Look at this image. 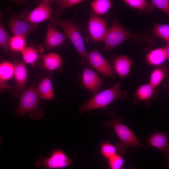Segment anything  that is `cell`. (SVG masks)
<instances>
[{
  "label": "cell",
  "mask_w": 169,
  "mask_h": 169,
  "mask_svg": "<svg viewBox=\"0 0 169 169\" xmlns=\"http://www.w3.org/2000/svg\"><path fill=\"white\" fill-rule=\"evenodd\" d=\"M147 36L146 34L134 33L125 28L118 21H113L107 29L104 39V51L108 52L125 42L132 40L135 44L145 41Z\"/></svg>",
  "instance_id": "6da1fadb"
},
{
  "label": "cell",
  "mask_w": 169,
  "mask_h": 169,
  "mask_svg": "<svg viewBox=\"0 0 169 169\" xmlns=\"http://www.w3.org/2000/svg\"><path fill=\"white\" fill-rule=\"evenodd\" d=\"M127 97V93L122 90L120 84L117 82L113 86L95 94L80 106L79 112L81 114L93 109H105L117 99L125 100Z\"/></svg>",
  "instance_id": "7a4b0ae2"
},
{
  "label": "cell",
  "mask_w": 169,
  "mask_h": 169,
  "mask_svg": "<svg viewBox=\"0 0 169 169\" xmlns=\"http://www.w3.org/2000/svg\"><path fill=\"white\" fill-rule=\"evenodd\" d=\"M40 99L35 85L25 89L22 93L15 114L21 116L29 114L33 120L40 119L44 113V110L39 106Z\"/></svg>",
  "instance_id": "3957f363"
},
{
  "label": "cell",
  "mask_w": 169,
  "mask_h": 169,
  "mask_svg": "<svg viewBox=\"0 0 169 169\" xmlns=\"http://www.w3.org/2000/svg\"><path fill=\"white\" fill-rule=\"evenodd\" d=\"M50 19L52 24L62 28L79 55L85 58L88 52L79 25L72 20L62 19L54 17H51Z\"/></svg>",
  "instance_id": "277c9868"
},
{
  "label": "cell",
  "mask_w": 169,
  "mask_h": 169,
  "mask_svg": "<svg viewBox=\"0 0 169 169\" xmlns=\"http://www.w3.org/2000/svg\"><path fill=\"white\" fill-rule=\"evenodd\" d=\"M110 120H105V125L111 128L126 147L133 148H145L139 140L130 129L120 120L112 117Z\"/></svg>",
  "instance_id": "5b68a950"
},
{
  "label": "cell",
  "mask_w": 169,
  "mask_h": 169,
  "mask_svg": "<svg viewBox=\"0 0 169 169\" xmlns=\"http://www.w3.org/2000/svg\"><path fill=\"white\" fill-rule=\"evenodd\" d=\"M74 161L73 158L69 157L63 151L57 149L53 151L48 157H40L36 161L35 166L38 168L60 169L70 166Z\"/></svg>",
  "instance_id": "8992f818"
},
{
  "label": "cell",
  "mask_w": 169,
  "mask_h": 169,
  "mask_svg": "<svg viewBox=\"0 0 169 169\" xmlns=\"http://www.w3.org/2000/svg\"><path fill=\"white\" fill-rule=\"evenodd\" d=\"M89 64L98 73L107 77L113 78L115 74L112 64L96 49L88 52L85 58Z\"/></svg>",
  "instance_id": "52a82bcc"
},
{
  "label": "cell",
  "mask_w": 169,
  "mask_h": 169,
  "mask_svg": "<svg viewBox=\"0 0 169 169\" xmlns=\"http://www.w3.org/2000/svg\"><path fill=\"white\" fill-rule=\"evenodd\" d=\"M52 12V1L44 0L31 11L22 14L21 18L32 23L38 24L50 18Z\"/></svg>",
  "instance_id": "ba28073f"
},
{
  "label": "cell",
  "mask_w": 169,
  "mask_h": 169,
  "mask_svg": "<svg viewBox=\"0 0 169 169\" xmlns=\"http://www.w3.org/2000/svg\"><path fill=\"white\" fill-rule=\"evenodd\" d=\"M107 29L105 19L90 11L88 30L92 39L97 42L103 41Z\"/></svg>",
  "instance_id": "9c48e42d"
},
{
  "label": "cell",
  "mask_w": 169,
  "mask_h": 169,
  "mask_svg": "<svg viewBox=\"0 0 169 169\" xmlns=\"http://www.w3.org/2000/svg\"><path fill=\"white\" fill-rule=\"evenodd\" d=\"M14 35L25 36L38 28V24L31 23L12 13L8 24Z\"/></svg>",
  "instance_id": "30bf717a"
},
{
  "label": "cell",
  "mask_w": 169,
  "mask_h": 169,
  "mask_svg": "<svg viewBox=\"0 0 169 169\" xmlns=\"http://www.w3.org/2000/svg\"><path fill=\"white\" fill-rule=\"evenodd\" d=\"M82 82L84 87L91 93H97L103 83L99 75L89 68L84 69L82 75Z\"/></svg>",
  "instance_id": "8fae6325"
},
{
  "label": "cell",
  "mask_w": 169,
  "mask_h": 169,
  "mask_svg": "<svg viewBox=\"0 0 169 169\" xmlns=\"http://www.w3.org/2000/svg\"><path fill=\"white\" fill-rule=\"evenodd\" d=\"M66 35L60 32L54 25L51 24L48 25L44 42L45 47L48 49H52L61 45L66 40Z\"/></svg>",
  "instance_id": "7c38bea8"
},
{
  "label": "cell",
  "mask_w": 169,
  "mask_h": 169,
  "mask_svg": "<svg viewBox=\"0 0 169 169\" xmlns=\"http://www.w3.org/2000/svg\"><path fill=\"white\" fill-rule=\"evenodd\" d=\"M13 64L14 66L13 76L15 87L18 91L22 92L26 86L28 71L25 63L19 60L15 59Z\"/></svg>",
  "instance_id": "4fadbf2b"
},
{
  "label": "cell",
  "mask_w": 169,
  "mask_h": 169,
  "mask_svg": "<svg viewBox=\"0 0 169 169\" xmlns=\"http://www.w3.org/2000/svg\"><path fill=\"white\" fill-rule=\"evenodd\" d=\"M169 59V44L166 47L155 49L146 54V60L150 65L156 67L161 66Z\"/></svg>",
  "instance_id": "5bb4252c"
},
{
  "label": "cell",
  "mask_w": 169,
  "mask_h": 169,
  "mask_svg": "<svg viewBox=\"0 0 169 169\" xmlns=\"http://www.w3.org/2000/svg\"><path fill=\"white\" fill-rule=\"evenodd\" d=\"M115 72L120 78L129 75L132 65L131 59L127 56L122 55L115 56L112 64Z\"/></svg>",
  "instance_id": "9a60e30c"
},
{
  "label": "cell",
  "mask_w": 169,
  "mask_h": 169,
  "mask_svg": "<svg viewBox=\"0 0 169 169\" xmlns=\"http://www.w3.org/2000/svg\"><path fill=\"white\" fill-rule=\"evenodd\" d=\"M147 142L153 147L163 152L165 157L169 155V145L167 133L156 132L151 135L148 139Z\"/></svg>",
  "instance_id": "2e32d148"
},
{
  "label": "cell",
  "mask_w": 169,
  "mask_h": 169,
  "mask_svg": "<svg viewBox=\"0 0 169 169\" xmlns=\"http://www.w3.org/2000/svg\"><path fill=\"white\" fill-rule=\"evenodd\" d=\"M42 64L47 70L52 72L60 67L63 64L61 56L54 52H50L42 56Z\"/></svg>",
  "instance_id": "e0dca14e"
},
{
  "label": "cell",
  "mask_w": 169,
  "mask_h": 169,
  "mask_svg": "<svg viewBox=\"0 0 169 169\" xmlns=\"http://www.w3.org/2000/svg\"><path fill=\"white\" fill-rule=\"evenodd\" d=\"M37 90L41 99L51 100L54 97L52 83L49 77H45L41 80Z\"/></svg>",
  "instance_id": "ac0fdd59"
},
{
  "label": "cell",
  "mask_w": 169,
  "mask_h": 169,
  "mask_svg": "<svg viewBox=\"0 0 169 169\" xmlns=\"http://www.w3.org/2000/svg\"><path fill=\"white\" fill-rule=\"evenodd\" d=\"M166 69L165 67L161 66L156 67L151 73L148 83L156 89L166 76Z\"/></svg>",
  "instance_id": "d6986e66"
},
{
  "label": "cell",
  "mask_w": 169,
  "mask_h": 169,
  "mask_svg": "<svg viewBox=\"0 0 169 169\" xmlns=\"http://www.w3.org/2000/svg\"><path fill=\"white\" fill-rule=\"evenodd\" d=\"M112 4V1L110 0H95L91 2L90 5L92 12L96 15L100 16L108 12Z\"/></svg>",
  "instance_id": "ffe728a7"
},
{
  "label": "cell",
  "mask_w": 169,
  "mask_h": 169,
  "mask_svg": "<svg viewBox=\"0 0 169 169\" xmlns=\"http://www.w3.org/2000/svg\"><path fill=\"white\" fill-rule=\"evenodd\" d=\"M155 89L149 83L143 84L136 89L135 95L140 101H145L150 99L153 96Z\"/></svg>",
  "instance_id": "44dd1931"
},
{
  "label": "cell",
  "mask_w": 169,
  "mask_h": 169,
  "mask_svg": "<svg viewBox=\"0 0 169 169\" xmlns=\"http://www.w3.org/2000/svg\"><path fill=\"white\" fill-rule=\"evenodd\" d=\"M23 62L34 66L39 55L37 49L32 46L26 47L21 53Z\"/></svg>",
  "instance_id": "7402d4cb"
},
{
  "label": "cell",
  "mask_w": 169,
  "mask_h": 169,
  "mask_svg": "<svg viewBox=\"0 0 169 169\" xmlns=\"http://www.w3.org/2000/svg\"><path fill=\"white\" fill-rule=\"evenodd\" d=\"M152 32L155 37L161 39L167 44H169V25L154 23Z\"/></svg>",
  "instance_id": "603a6c76"
},
{
  "label": "cell",
  "mask_w": 169,
  "mask_h": 169,
  "mask_svg": "<svg viewBox=\"0 0 169 169\" xmlns=\"http://www.w3.org/2000/svg\"><path fill=\"white\" fill-rule=\"evenodd\" d=\"M123 2L130 8L140 12H150L154 8L151 3L146 0H124Z\"/></svg>",
  "instance_id": "cb8c5ba5"
},
{
  "label": "cell",
  "mask_w": 169,
  "mask_h": 169,
  "mask_svg": "<svg viewBox=\"0 0 169 169\" xmlns=\"http://www.w3.org/2000/svg\"><path fill=\"white\" fill-rule=\"evenodd\" d=\"M10 49L16 52L21 53L26 47L25 36L14 35L10 38L9 42Z\"/></svg>",
  "instance_id": "d4e9b609"
},
{
  "label": "cell",
  "mask_w": 169,
  "mask_h": 169,
  "mask_svg": "<svg viewBox=\"0 0 169 169\" xmlns=\"http://www.w3.org/2000/svg\"><path fill=\"white\" fill-rule=\"evenodd\" d=\"M14 66L13 63L5 61L0 63V77L4 81L10 79L13 76Z\"/></svg>",
  "instance_id": "484cf974"
},
{
  "label": "cell",
  "mask_w": 169,
  "mask_h": 169,
  "mask_svg": "<svg viewBox=\"0 0 169 169\" xmlns=\"http://www.w3.org/2000/svg\"><path fill=\"white\" fill-rule=\"evenodd\" d=\"M82 0H57L55 2L57 5V9L55 13L59 16L66 9L73 7L83 2Z\"/></svg>",
  "instance_id": "4316f807"
},
{
  "label": "cell",
  "mask_w": 169,
  "mask_h": 169,
  "mask_svg": "<svg viewBox=\"0 0 169 169\" xmlns=\"http://www.w3.org/2000/svg\"><path fill=\"white\" fill-rule=\"evenodd\" d=\"M100 149L102 156L107 159L117 154L116 146L108 141L101 143L100 146Z\"/></svg>",
  "instance_id": "83f0119b"
},
{
  "label": "cell",
  "mask_w": 169,
  "mask_h": 169,
  "mask_svg": "<svg viewBox=\"0 0 169 169\" xmlns=\"http://www.w3.org/2000/svg\"><path fill=\"white\" fill-rule=\"evenodd\" d=\"M9 35L0 21V47L6 50L10 49L9 47Z\"/></svg>",
  "instance_id": "f1b7e54d"
},
{
  "label": "cell",
  "mask_w": 169,
  "mask_h": 169,
  "mask_svg": "<svg viewBox=\"0 0 169 169\" xmlns=\"http://www.w3.org/2000/svg\"><path fill=\"white\" fill-rule=\"evenodd\" d=\"M108 160V165L110 169H121L124 163L123 157L117 154Z\"/></svg>",
  "instance_id": "f546056e"
},
{
  "label": "cell",
  "mask_w": 169,
  "mask_h": 169,
  "mask_svg": "<svg viewBox=\"0 0 169 169\" xmlns=\"http://www.w3.org/2000/svg\"><path fill=\"white\" fill-rule=\"evenodd\" d=\"M151 4L154 8L156 7L163 11L167 15L169 14V0H152Z\"/></svg>",
  "instance_id": "4dcf8cb0"
},
{
  "label": "cell",
  "mask_w": 169,
  "mask_h": 169,
  "mask_svg": "<svg viewBox=\"0 0 169 169\" xmlns=\"http://www.w3.org/2000/svg\"><path fill=\"white\" fill-rule=\"evenodd\" d=\"M0 89L3 90H13V88L11 85L3 81L0 77Z\"/></svg>",
  "instance_id": "1f68e13d"
},
{
  "label": "cell",
  "mask_w": 169,
  "mask_h": 169,
  "mask_svg": "<svg viewBox=\"0 0 169 169\" xmlns=\"http://www.w3.org/2000/svg\"><path fill=\"white\" fill-rule=\"evenodd\" d=\"M2 144V139L1 136H0V145H1Z\"/></svg>",
  "instance_id": "d6a6232c"
},
{
  "label": "cell",
  "mask_w": 169,
  "mask_h": 169,
  "mask_svg": "<svg viewBox=\"0 0 169 169\" xmlns=\"http://www.w3.org/2000/svg\"><path fill=\"white\" fill-rule=\"evenodd\" d=\"M120 169H122V168H121ZM131 169H139V168H138L134 167H132V168H131Z\"/></svg>",
  "instance_id": "836d02e7"
},
{
  "label": "cell",
  "mask_w": 169,
  "mask_h": 169,
  "mask_svg": "<svg viewBox=\"0 0 169 169\" xmlns=\"http://www.w3.org/2000/svg\"><path fill=\"white\" fill-rule=\"evenodd\" d=\"M1 60V59L0 58V61Z\"/></svg>",
  "instance_id": "e575fe53"
}]
</instances>
